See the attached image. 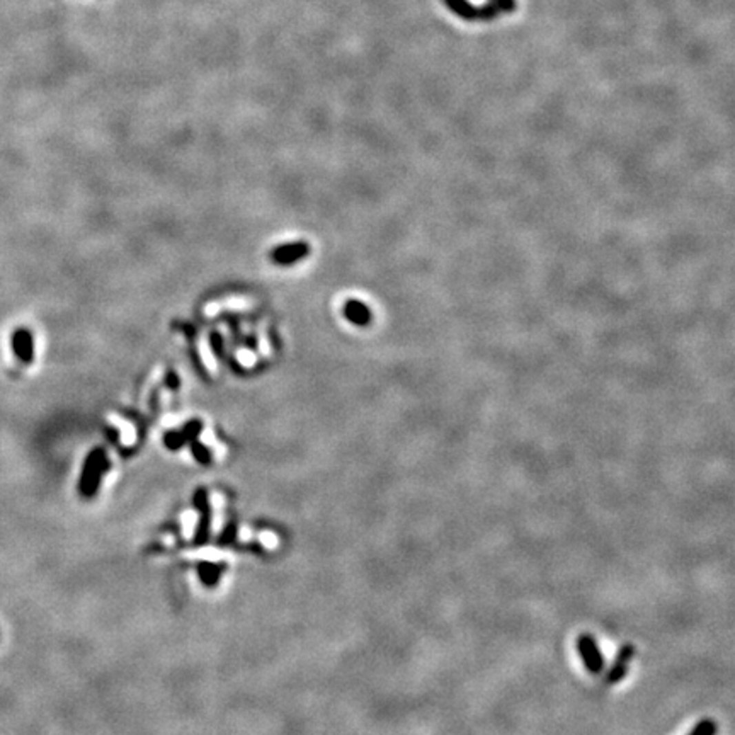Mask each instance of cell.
I'll list each match as a JSON object with an SVG mask.
<instances>
[{
    "label": "cell",
    "instance_id": "6da1fadb",
    "mask_svg": "<svg viewBox=\"0 0 735 735\" xmlns=\"http://www.w3.org/2000/svg\"><path fill=\"white\" fill-rule=\"evenodd\" d=\"M577 652L589 674L597 676L603 672L604 657L603 654H601V649L599 645H597V640L594 639V635H591V633H581L577 639Z\"/></svg>",
    "mask_w": 735,
    "mask_h": 735
},
{
    "label": "cell",
    "instance_id": "7a4b0ae2",
    "mask_svg": "<svg viewBox=\"0 0 735 735\" xmlns=\"http://www.w3.org/2000/svg\"><path fill=\"white\" fill-rule=\"evenodd\" d=\"M633 655H635V647H633L632 643H626V645H623L621 649L618 650L617 657H614V661H613V665H611L610 671H608V676H606L608 684H618L626 674H628V669L633 661Z\"/></svg>",
    "mask_w": 735,
    "mask_h": 735
},
{
    "label": "cell",
    "instance_id": "3957f363",
    "mask_svg": "<svg viewBox=\"0 0 735 735\" xmlns=\"http://www.w3.org/2000/svg\"><path fill=\"white\" fill-rule=\"evenodd\" d=\"M12 349L23 363L32 361V335L26 329H17L12 334Z\"/></svg>",
    "mask_w": 735,
    "mask_h": 735
},
{
    "label": "cell",
    "instance_id": "277c9868",
    "mask_svg": "<svg viewBox=\"0 0 735 735\" xmlns=\"http://www.w3.org/2000/svg\"><path fill=\"white\" fill-rule=\"evenodd\" d=\"M485 10H487L488 17L492 19H495L497 16H501L502 12L504 14H510L516 10L517 3L516 0H488L487 6H484Z\"/></svg>",
    "mask_w": 735,
    "mask_h": 735
},
{
    "label": "cell",
    "instance_id": "5b68a950",
    "mask_svg": "<svg viewBox=\"0 0 735 735\" xmlns=\"http://www.w3.org/2000/svg\"><path fill=\"white\" fill-rule=\"evenodd\" d=\"M305 252H307L305 245L295 244V245H288V247L278 249V251L274 252V257H276L278 262H291V260L302 257Z\"/></svg>",
    "mask_w": 735,
    "mask_h": 735
},
{
    "label": "cell",
    "instance_id": "8992f818",
    "mask_svg": "<svg viewBox=\"0 0 735 735\" xmlns=\"http://www.w3.org/2000/svg\"><path fill=\"white\" fill-rule=\"evenodd\" d=\"M369 311L364 309L361 303L358 302H353L349 303V305L346 307V315L351 318L353 322H358V324H364V322L369 318Z\"/></svg>",
    "mask_w": 735,
    "mask_h": 735
},
{
    "label": "cell",
    "instance_id": "52a82bcc",
    "mask_svg": "<svg viewBox=\"0 0 735 735\" xmlns=\"http://www.w3.org/2000/svg\"><path fill=\"white\" fill-rule=\"evenodd\" d=\"M718 732V725L713 718H703L696 727L690 730L687 735H716Z\"/></svg>",
    "mask_w": 735,
    "mask_h": 735
}]
</instances>
